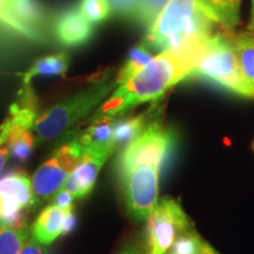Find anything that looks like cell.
<instances>
[{
    "mask_svg": "<svg viewBox=\"0 0 254 254\" xmlns=\"http://www.w3.org/2000/svg\"><path fill=\"white\" fill-rule=\"evenodd\" d=\"M201 254H218L215 251L212 249L211 246L208 245L207 243L204 244V247H202V251H201Z\"/></svg>",
    "mask_w": 254,
    "mask_h": 254,
    "instance_id": "32",
    "label": "cell"
},
{
    "mask_svg": "<svg viewBox=\"0 0 254 254\" xmlns=\"http://www.w3.org/2000/svg\"><path fill=\"white\" fill-rule=\"evenodd\" d=\"M53 33L62 45L78 47L91 39L94 33V25L81 14L77 6L58 14L53 23Z\"/></svg>",
    "mask_w": 254,
    "mask_h": 254,
    "instance_id": "12",
    "label": "cell"
},
{
    "mask_svg": "<svg viewBox=\"0 0 254 254\" xmlns=\"http://www.w3.org/2000/svg\"><path fill=\"white\" fill-rule=\"evenodd\" d=\"M46 20L38 0H0V25L26 39H45Z\"/></svg>",
    "mask_w": 254,
    "mask_h": 254,
    "instance_id": "9",
    "label": "cell"
},
{
    "mask_svg": "<svg viewBox=\"0 0 254 254\" xmlns=\"http://www.w3.org/2000/svg\"><path fill=\"white\" fill-rule=\"evenodd\" d=\"M190 226L182 205L174 199L164 198L147 219L145 254H167L177 238Z\"/></svg>",
    "mask_w": 254,
    "mask_h": 254,
    "instance_id": "7",
    "label": "cell"
},
{
    "mask_svg": "<svg viewBox=\"0 0 254 254\" xmlns=\"http://www.w3.org/2000/svg\"><path fill=\"white\" fill-rule=\"evenodd\" d=\"M116 86V79L101 78L38 114L33 127L36 142L43 144L67 134L94 107L106 99Z\"/></svg>",
    "mask_w": 254,
    "mask_h": 254,
    "instance_id": "3",
    "label": "cell"
},
{
    "mask_svg": "<svg viewBox=\"0 0 254 254\" xmlns=\"http://www.w3.org/2000/svg\"><path fill=\"white\" fill-rule=\"evenodd\" d=\"M151 112L139 114L129 118L116 119L113 126V146L114 148L125 147L140 133L151 119Z\"/></svg>",
    "mask_w": 254,
    "mask_h": 254,
    "instance_id": "17",
    "label": "cell"
},
{
    "mask_svg": "<svg viewBox=\"0 0 254 254\" xmlns=\"http://www.w3.org/2000/svg\"><path fill=\"white\" fill-rule=\"evenodd\" d=\"M112 13L125 19H134L139 0H110Z\"/></svg>",
    "mask_w": 254,
    "mask_h": 254,
    "instance_id": "25",
    "label": "cell"
},
{
    "mask_svg": "<svg viewBox=\"0 0 254 254\" xmlns=\"http://www.w3.org/2000/svg\"><path fill=\"white\" fill-rule=\"evenodd\" d=\"M233 41L240 69L254 94V36L250 32L233 33Z\"/></svg>",
    "mask_w": 254,
    "mask_h": 254,
    "instance_id": "16",
    "label": "cell"
},
{
    "mask_svg": "<svg viewBox=\"0 0 254 254\" xmlns=\"http://www.w3.org/2000/svg\"><path fill=\"white\" fill-rule=\"evenodd\" d=\"M204 44L170 49L153 57L144 68L125 84L117 87L105 99L94 113L93 119L101 117L116 118L136 105L160 98L183 79L190 77Z\"/></svg>",
    "mask_w": 254,
    "mask_h": 254,
    "instance_id": "1",
    "label": "cell"
},
{
    "mask_svg": "<svg viewBox=\"0 0 254 254\" xmlns=\"http://www.w3.org/2000/svg\"><path fill=\"white\" fill-rule=\"evenodd\" d=\"M67 211L55 204L44 208L32 226V237L45 246L55 243L62 236L64 219Z\"/></svg>",
    "mask_w": 254,
    "mask_h": 254,
    "instance_id": "13",
    "label": "cell"
},
{
    "mask_svg": "<svg viewBox=\"0 0 254 254\" xmlns=\"http://www.w3.org/2000/svg\"><path fill=\"white\" fill-rule=\"evenodd\" d=\"M19 254H47V250L45 249V245L40 244L31 236Z\"/></svg>",
    "mask_w": 254,
    "mask_h": 254,
    "instance_id": "28",
    "label": "cell"
},
{
    "mask_svg": "<svg viewBox=\"0 0 254 254\" xmlns=\"http://www.w3.org/2000/svg\"><path fill=\"white\" fill-rule=\"evenodd\" d=\"M9 157V145L7 133L0 129V172L5 167Z\"/></svg>",
    "mask_w": 254,
    "mask_h": 254,
    "instance_id": "29",
    "label": "cell"
},
{
    "mask_svg": "<svg viewBox=\"0 0 254 254\" xmlns=\"http://www.w3.org/2000/svg\"><path fill=\"white\" fill-rule=\"evenodd\" d=\"M77 225H78V217L77 214L74 213V208L68 209V211L66 212L65 219H64L62 236L64 237L69 236V234L73 233L75 228H77Z\"/></svg>",
    "mask_w": 254,
    "mask_h": 254,
    "instance_id": "27",
    "label": "cell"
},
{
    "mask_svg": "<svg viewBox=\"0 0 254 254\" xmlns=\"http://www.w3.org/2000/svg\"><path fill=\"white\" fill-rule=\"evenodd\" d=\"M253 148H254V144H253Z\"/></svg>",
    "mask_w": 254,
    "mask_h": 254,
    "instance_id": "33",
    "label": "cell"
},
{
    "mask_svg": "<svg viewBox=\"0 0 254 254\" xmlns=\"http://www.w3.org/2000/svg\"><path fill=\"white\" fill-rule=\"evenodd\" d=\"M30 238L28 226L0 224V254H19Z\"/></svg>",
    "mask_w": 254,
    "mask_h": 254,
    "instance_id": "21",
    "label": "cell"
},
{
    "mask_svg": "<svg viewBox=\"0 0 254 254\" xmlns=\"http://www.w3.org/2000/svg\"><path fill=\"white\" fill-rule=\"evenodd\" d=\"M161 167L140 163L120 177L128 213L133 220L147 221L159 204V174Z\"/></svg>",
    "mask_w": 254,
    "mask_h": 254,
    "instance_id": "6",
    "label": "cell"
},
{
    "mask_svg": "<svg viewBox=\"0 0 254 254\" xmlns=\"http://www.w3.org/2000/svg\"><path fill=\"white\" fill-rule=\"evenodd\" d=\"M217 19L219 27L233 32L240 21L241 0H202Z\"/></svg>",
    "mask_w": 254,
    "mask_h": 254,
    "instance_id": "18",
    "label": "cell"
},
{
    "mask_svg": "<svg viewBox=\"0 0 254 254\" xmlns=\"http://www.w3.org/2000/svg\"><path fill=\"white\" fill-rule=\"evenodd\" d=\"M32 206V180L27 174L15 171L0 178V224L28 226L23 211Z\"/></svg>",
    "mask_w": 254,
    "mask_h": 254,
    "instance_id": "10",
    "label": "cell"
},
{
    "mask_svg": "<svg viewBox=\"0 0 254 254\" xmlns=\"http://www.w3.org/2000/svg\"><path fill=\"white\" fill-rule=\"evenodd\" d=\"M190 77L202 78L241 97L254 98L240 69L233 32H215L206 40Z\"/></svg>",
    "mask_w": 254,
    "mask_h": 254,
    "instance_id": "4",
    "label": "cell"
},
{
    "mask_svg": "<svg viewBox=\"0 0 254 254\" xmlns=\"http://www.w3.org/2000/svg\"><path fill=\"white\" fill-rule=\"evenodd\" d=\"M78 8L81 14L93 25L103 23L112 14L110 0H80Z\"/></svg>",
    "mask_w": 254,
    "mask_h": 254,
    "instance_id": "22",
    "label": "cell"
},
{
    "mask_svg": "<svg viewBox=\"0 0 254 254\" xmlns=\"http://www.w3.org/2000/svg\"><path fill=\"white\" fill-rule=\"evenodd\" d=\"M117 117H101V118L93 119V124L85 129L78 140L80 142L82 150L85 148H112L113 146V126Z\"/></svg>",
    "mask_w": 254,
    "mask_h": 254,
    "instance_id": "14",
    "label": "cell"
},
{
    "mask_svg": "<svg viewBox=\"0 0 254 254\" xmlns=\"http://www.w3.org/2000/svg\"><path fill=\"white\" fill-rule=\"evenodd\" d=\"M174 134L157 120H150L145 128L123 148L117 159V173L123 177L136 164L151 163L163 167L174 147Z\"/></svg>",
    "mask_w": 254,
    "mask_h": 254,
    "instance_id": "5",
    "label": "cell"
},
{
    "mask_svg": "<svg viewBox=\"0 0 254 254\" xmlns=\"http://www.w3.org/2000/svg\"><path fill=\"white\" fill-rule=\"evenodd\" d=\"M112 148H85L79 161L75 165L62 189L67 190L75 199H84L93 190L97 178L110 155Z\"/></svg>",
    "mask_w": 254,
    "mask_h": 254,
    "instance_id": "11",
    "label": "cell"
},
{
    "mask_svg": "<svg viewBox=\"0 0 254 254\" xmlns=\"http://www.w3.org/2000/svg\"><path fill=\"white\" fill-rule=\"evenodd\" d=\"M68 64V56L63 52L38 59L24 74L23 84H31L32 79L39 75H64L67 72Z\"/></svg>",
    "mask_w": 254,
    "mask_h": 254,
    "instance_id": "15",
    "label": "cell"
},
{
    "mask_svg": "<svg viewBox=\"0 0 254 254\" xmlns=\"http://www.w3.org/2000/svg\"><path fill=\"white\" fill-rule=\"evenodd\" d=\"M117 254H141V253H140V251L136 249L134 245L129 244V245L124 246L123 249L120 250Z\"/></svg>",
    "mask_w": 254,
    "mask_h": 254,
    "instance_id": "30",
    "label": "cell"
},
{
    "mask_svg": "<svg viewBox=\"0 0 254 254\" xmlns=\"http://www.w3.org/2000/svg\"><path fill=\"white\" fill-rule=\"evenodd\" d=\"M74 199L75 198L71 194V193L67 192V190L60 189L58 192L53 195L52 201L53 204L59 206L60 208L72 209L74 208V206H73V201H74Z\"/></svg>",
    "mask_w": 254,
    "mask_h": 254,
    "instance_id": "26",
    "label": "cell"
},
{
    "mask_svg": "<svg viewBox=\"0 0 254 254\" xmlns=\"http://www.w3.org/2000/svg\"><path fill=\"white\" fill-rule=\"evenodd\" d=\"M152 59H153L152 51L144 43L133 47L129 51L125 64L117 74V86H120V85H124L126 81H128L133 75H135L140 69L144 68Z\"/></svg>",
    "mask_w": 254,
    "mask_h": 254,
    "instance_id": "19",
    "label": "cell"
},
{
    "mask_svg": "<svg viewBox=\"0 0 254 254\" xmlns=\"http://www.w3.org/2000/svg\"><path fill=\"white\" fill-rule=\"evenodd\" d=\"M205 241L190 228L177 238L168 254H201Z\"/></svg>",
    "mask_w": 254,
    "mask_h": 254,
    "instance_id": "24",
    "label": "cell"
},
{
    "mask_svg": "<svg viewBox=\"0 0 254 254\" xmlns=\"http://www.w3.org/2000/svg\"><path fill=\"white\" fill-rule=\"evenodd\" d=\"M168 0H139L134 19L139 24L148 28L159 17L161 11L167 5Z\"/></svg>",
    "mask_w": 254,
    "mask_h": 254,
    "instance_id": "23",
    "label": "cell"
},
{
    "mask_svg": "<svg viewBox=\"0 0 254 254\" xmlns=\"http://www.w3.org/2000/svg\"><path fill=\"white\" fill-rule=\"evenodd\" d=\"M7 134L9 155L19 163H26L34 148V142H36L34 131L33 129H14Z\"/></svg>",
    "mask_w": 254,
    "mask_h": 254,
    "instance_id": "20",
    "label": "cell"
},
{
    "mask_svg": "<svg viewBox=\"0 0 254 254\" xmlns=\"http://www.w3.org/2000/svg\"><path fill=\"white\" fill-rule=\"evenodd\" d=\"M82 154L78 138L60 146L36 171L32 178L33 206L53 198L62 189L65 180L74 168Z\"/></svg>",
    "mask_w": 254,
    "mask_h": 254,
    "instance_id": "8",
    "label": "cell"
},
{
    "mask_svg": "<svg viewBox=\"0 0 254 254\" xmlns=\"http://www.w3.org/2000/svg\"><path fill=\"white\" fill-rule=\"evenodd\" d=\"M247 28H249L250 33H252L254 36V0H252V4H251V17Z\"/></svg>",
    "mask_w": 254,
    "mask_h": 254,
    "instance_id": "31",
    "label": "cell"
},
{
    "mask_svg": "<svg viewBox=\"0 0 254 254\" xmlns=\"http://www.w3.org/2000/svg\"><path fill=\"white\" fill-rule=\"evenodd\" d=\"M218 21L202 0H168L147 28L144 44L151 51L200 45L215 33Z\"/></svg>",
    "mask_w": 254,
    "mask_h": 254,
    "instance_id": "2",
    "label": "cell"
}]
</instances>
